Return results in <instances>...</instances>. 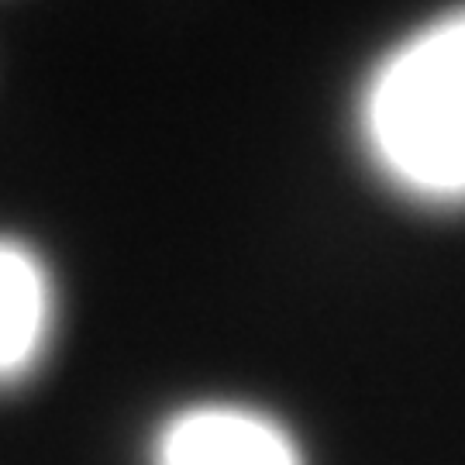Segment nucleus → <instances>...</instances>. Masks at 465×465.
I'll return each mask as SVG.
<instances>
[{"label": "nucleus", "mask_w": 465, "mask_h": 465, "mask_svg": "<svg viewBox=\"0 0 465 465\" xmlns=\"http://www.w3.org/2000/svg\"><path fill=\"white\" fill-rule=\"evenodd\" d=\"M369 159L403 193L465 203V35L459 15L403 42L362 94Z\"/></svg>", "instance_id": "f257e3e1"}, {"label": "nucleus", "mask_w": 465, "mask_h": 465, "mask_svg": "<svg viewBox=\"0 0 465 465\" xmlns=\"http://www.w3.org/2000/svg\"><path fill=\"white\" fill-rule=\"evenodd\" d=\"M459 21H462V32H465V15H459Z\"/></svg>", "instance_id": "20e7f679"}, {"label": "nucleus", "mask_w": 465, "mask_h": 465, "mask_svg": "<svg viewBox=\"0 0 465 465\" xmlns=\"http://www.w3.org/2000/svg\"><path fill=\"white\" fill-rule=\"evenodd\" d=\"M55 334V286L38 252L0 234V390L42 366Z\"/></svg>", "instance_id": "7ed1b4c3"}, {"label": "nucleus", "mask_w": 465, "mask_h": 465, "mask_svg": "<svg viewBox=\"0 0 465 465\" xmlns=\"http://www.w3.org/2000/svg\"><path fill=\"white\" fill-rule=\"evenodd\" d=\"M152 465H307L280 420L242 403H193L152 438Z\"/></svg>", "instance_id": "f03ea898"}]
</instances>
